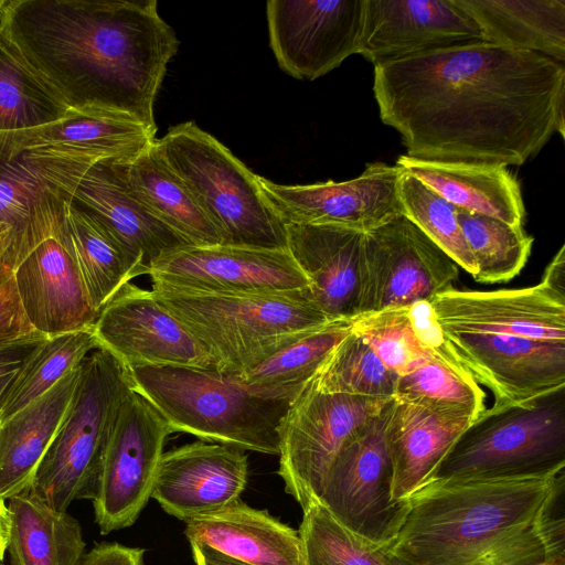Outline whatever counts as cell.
Returning <instances> with one entry per match:
<instances>
[{"instance_id": "cell-39", "label": "cell", "mask_w": 565, "mask_h": 565, "mask_svg": "<svg viewBox=\"0 0 565 565\" xmlns=\"http://www.w3.org/2000/svg\"><path fill=\"white\" fill-rule=\"evenodd\" d=\"M394 398L475 419L484 408V393L461 367L435 356L414 365L396 381Z\"/></svg>"}, {"instance_id": "cell-41", "label": "cell", "mask_w": 565, "mask_h": 565, "mask_svg": "<svg viewBox=\"0 0 565 565\" xmlns=\"http://www.w3.org/2000/svg\"><path fill=\"white\" fill-rule=\"evenodd\" d=\"M397 191L402 214L473 276L477 267L458 223L457 207L405 170L398 178Z\"/></svg>"}, {"instance_id": "cell-50", "label": "cell", "mask_w": 565, "mask_h": 565, "mask_svg": "<svg viewBox=\"0 0 565 565\" xmlns=\"http://www.w3.org/2000/svg\"><path fill=\"white\" fill-rule=\"evenodd\" d=\"M9 526L10 519L7 502L0 501V562L3 561L8 548Z\"/></svg>"}, {"instance_id": "cell-37", "label": "cell", "mask_w": 565, "mask_h": 565, "mask_svg": "<svg viewBox=\"0 0 565 565\" xmlns=\"http://www.w3.org/2000/svg\"><path fill=\"white\" fill-rule=\"evenodd\" d=\"M352 322L353 319L329 321L239 376L258 388L301 391L334 347L350 333Z\"/></svg>"}, {"instance_id": "cell-48", "label": "cell", "mask_w": 565, "mask_h": 565, "mask_svg": "<svg viewBox=\"0 0 565 565\" xmlns=\"http://www.w3.org/2000/svg\"><path fill=\"white\" fill-rule=\"evenodd\" d=\"M541 284L565 298V246L562 245L550 262L542 276Z\"/></svg>"}, {"instance_id": "cell-18", "label": "cell", "mask_w": 565, "mask_h": 565, "mask_svg": "<svg viewBox=\"0 0 565 565\" xmlns=\"http://www.w3.org/2000/svg\"><path fill=\"white\" fill-rule=\"evenodd\" d=\"M472 42L483 33L457 0H365L358 54L375 66Z\"/></svg>"}, {"instance_id": "cell-7", "label": "cell", "mask_w": 565, "mask_h": 565, "mask_svg": "<svg viewBox=\"0 0 565 565\" xmlns=\"http://www.w3.org/2000/svg\"><path fill=\"white\" fill-rule=\"evenodd\" d=\"M153 148L183 182L222 237V245L287 249L286 223L259 175L193 121L154 139Z\"/></svg>"}, {"instance_id": "cell-44", "label": "cell", "mask_w": 565, "mask_h": 565, "mask_svg": "<svg viewBox=\"0 0 565 565\" xmlns=\"http://www.w3.org/2000/svg\"><path fill=\"white\" fill-rule=\"evenodd\" d=\"M8 234L0 237V341L12 339L33 330L21 307L13 269L4 259Z\"/></svg>"}, {"instance_id": "cell-53", "label": "cell", "mask_w": 565, "mask_h": 565, "mask_svg": "<svg viewBox=\"0 0 565 565\" xmlns=\"http://www.w3.org/2000/svg\"><path fill=\"white\" fill-rule=\"evenodd\" d=\"M0 565H6V564H4V563H3V561H2V562H0Z\"/></svg>"}, {"instance_id": "cell-11", "label": "cell", "mask_w": 565, "mask_h": 565, "mask_svg": "<svg viewBox=\"0 0 565 565\" xmlns=\"http://www.w3.org/2000/svg\"><path fill=\"white\" fill-rule=\"evenodd\" d=\"M173 434L134 387L122 398L103 457L95 522L103 535L132 525L152 494L163 447Z\"/></svg>"}, {"instance_id": "cell-40", "label": "cell", "mask_w": 565, "mask_h": 565, "mask_svg": "<svg viewBox=\"0 0 565 565\" xmlns=\"http://www.w3.org/2000/svg\"><path fill=\"white\" fill-rule=\"evenodd\" d=\"M397 377L351 330L330 352L311 382L329 393L392 398Z\"/></svg>"}, {"instance_id": "cell-5", "label": "cell", "mask_w": 565, "mask_h": 565, "mask_svg": "<svg viewBox=\"0 0 565 565\" xmlns=\"http://www.w3.org/2000/svg\"><path fill=\"white\" fill-rule=\"evenodd\" d=\"M156 299L211 356L215 369L244 374L267 358L327 324L300 294H209L151 284Z\"/></svg>"}, {"instance_id": "cell-34", "label": "cell", "mask_w": 565, "mask_h": 565, "mask_svg": "<svg viewBox=\"0 0 565 565\" xmlns=\"http://www.w3.org/2000/svg\"><path fill=\"white\" fill-rule=\"evenodd\" d=\"M74 110L0 30V132L36 128Z\"/></svg>"}, {"instance_id": "cell-10", "label": "cell", "mask_w": 565, "mask_h": 565, "mask_svg": "<svg viewBox=\"0 0 565 565\" xmlns=\"http://www.w3.org/2000/svg\"><path fill=\"white\" fill-rule=\"evenodd\" d=\"M391 402L340 450L320 499L345 527L380 544L396 537L409 509V499L392 498L393 468L385 441Z\"/></svg>"}, {"instance_id": "cell-23", "label": "cell", "mask_w": 565, "mask_h": 565, "mask_svg": "<svg viewBox=\"0 0 565 565\" xmlns=\"http://www.w3.org/2000/svg\"><path fill=\"white\" fill-rule=\"evenodd\" d=\"M99 162L52 150H24L0 157V224L10 227L4 259L14 269L22 259L34 206L49 196L70 200L76 184Z\"/></svg>"}, {"instance_id": "cell-20", "label": "cell", "mask_w": 565, "mask_h": 565, "mask_svg": "<svg viewBox=\"0 0 565 565\" xmlns=\"http://www.w3.org/2000/svg\"><path fill=\"white\" fill-rule=\"evenodd\" d=\"M247 477L244 450L200 440L163 452L151 498L188 522L237 501Z\"/></svg>"}, {"instance_id": "cell-17", "label": "cell", "mask_w": 565, "mask_h": 565, "mask_svg": "<svg viewBox=\"0 0 565 565\" xmlns=\"http://www.w3.org/2000/svg\"><path fill=\"white\" fill-rule=\"evenodd\" d=\"M446 344L495 404L520 403L565 386V344L498 333L443 330Z\"/></svg>"}, {"instance_id": "cell-52", "label": "cell", "mask_w": 565, "mask_h": 565, "mask_svg": "<svg viewBox=\"0 0 565 565\" xmlns=\"http://www.w3.org/2000/svg\"><path fill=\"white\" fill-rule=\"evenodd\" d=\"M3 3H4V0H0V17H1V10H2Z\"/></svg>"}, {"instance_id": "cell-15", "label": "cell", "mask_w": 565, "mask_h": 565, "mask_svg": "<svg viewBox=\"0 0 565 565\" xmlns=\"http://www.w3.org/2000/svg\"><path fill=\"white\" fill-rule=\"evenodd\" d=\"M98 348L127 370L140 366L215 369L195 338L154 297L131 281L100 309L93 326Z\"/></svg>"}, {"instance_id": "cell-9", "label": "cell", "mask_w": 565, "mask_h": 565, "mask_svg": "<svg viewBox=\"0 0 565 565\" xmlns=\"http://www.w3.org/2000/svg\"><path fill=\"white\" fill-rule=\"evenodd\" d=\"M392 398L329 393L310 380L292 401L279 426L278 473L302 511L320 502L340 450Z\"/></svg>"}, {"instance_id": "cell-42", "label": "cell", "mask_w": 565, "mask_h": 565, "mask_svg": "<svg viewBox=\"0 0 565 565\" xmlns=\"http://www.w3.org/2000/svg\"><path fill=\"white\" fill-rule=\"evenodd\" d=\"M407 308L408 306H402L363 313L355 317L352 322V330L397 376L427 358H437L414 335Z\"/></svg>"}, {"instance_id": "cell-24", "label": "cell", "mask_w": 565, "mask_h": 565, "mask_svg": "<svg viewBox=\"0 0 565 565\" xmlns=\"http://www.w3.org/2000/svg\"><path fill=\"white\" fill-rule=\"evenodd\" d=\"M67 201L96 217L142 275L148 274L150 265L162 254L186 245L131 195L124 175V162L92 164Z\"/></svg>"}, {"instance_id": "cell-28", "label": "cell", "mask_w": 565, "mask_h": 565, "mask_svg": "<svg viewBox=\"0 0 565 565\" xmlns=\"http://www.w3.org/2000/svg\"><path fill=\"white\" fill-rule=\"evenodd\" d=\"M395 164L457 209L523 226L525 207L520 184L504 166L424 160L406 154L399 156Z\"/></svg>"}, {"instance_id": "cell-29", "label": "cell", "mask_w": 565, "mask_h": 565, "mask_svg": "<svg viewBox=\"0 0 565 565\" xmlns=\"http://www.w3.org/2000/svg\"><path fill=\"white\" fill-rule=\"evenodd\" d=\"M79 371L81 364L42 396L0 423V501L7 502L29 490L70 405Z\"/></svg>"}, {"instance_id": "cell-25", "label": "cell", "mask_w": 565, "mask_h": 565, "mask_svg": "<svg viewBox=\"0 0 565 565\" xmlns=\"http://www.w3.org/2000/svg\"><path fill=\"white\" fill-rule=\"evenodd\" d=\"M472 420L393 397L385 423V441L393 468L392 498L409 499L427 484Z\"/></svg>"}, {"instance_id": "cell-33", "label": "cell", "mask_w": 565, "mask_h": 565, "mask_svg": "<svg viewBox=\"0 0 565 565\" xmlns=\"http://www.w3.org/2000/svg\"><path fill=\"white\" fill-rule=\"evenodd\" d=\"M58 235L74 258L94 309H100L140 269L110 234L92 214L65 200Z\"/></svg>"}, {"instance_id": "cell-12", "label": "cell", "mask_w": 565, "mask_h": 565, "mask_svg": "<svg viewBox=\"0 0 565 565\" xmlns=\"http://www.w3.org/2000/svg\"><path fill=\"white\" fill-rule=\"evenodd\" d=\"M458 275L455 260L399 214L363 235L359 316L429 300Z\"/></svg>"}, {"instance_id": "cell-36", "label": "cell", "mask_w": 565, "mask_h": 565, "mask_svg": "<svg viewBox=\"0 0 565 565\" xmlns=\"http://www.w3.org/2000/svg\"><path fill=\"white\" fill-rule=\"evenodd\" d=\"M457 220L476 263L477 282L509 281L522 270L533 245L523 226L460 209Z\"/></svg>"}, {"instance_id": "cell-32", "label": "cell", "mask_w": 565, "mask_h": 565, "mask_svg": "<svg viewBox=\"0 0 565 565\" xmlns=\"http://www.w3.org/2000/svg\"><path fill=\"white\" fill-rule=\"evenodd\" d=\"M12 565H81L86 543L79 522L28 490L7 501Z\"/></svg>"}, {"instance_id": "cell-21", "label": "cell", "mask_w": 565, "mask_h": 565, "mask_svg": "<svg viewBox=\"0 0 565 565\" xmlns=\"http://www.w3.org/2000/svg\"><path fill=\"white\" fill-rule=\"evenodd\" d=\"M61 218L62 214L53 231L13 269L28 322L47 337L93 328L98 317L78 267L60 238Z\"/></svg>"}, {"instance_id": "cell-1", "label": "cell", "mask_w": 565, "mask_h": 565, "mask_svg": "<svg viewBox=\"0 0 565 565\" xmlns=\"http://www.w3.org/2000/svg\"><path fill=\"white\" fill-rule=\"evenodd\" d=\"M373 93L412 158L522 166L564 138V64L530 51L472 42L386 62Z\"/></svg>"}, {"instance_id": "cell-3", "label": "cell", "mask_w": 565, "mask_h": 565, "mask_svg": "<svg viewBox=\"0 0 565 565\" xmlns=\"http://www.w3.org/2000/svg\"><path fill=\"white\" fill-rule=\"evenodd\" d=\"M563 472L547 479L430 481L409 498L395 565H467L553 509Z\"/></svg>"}, {"instance_id": "cell-30", "label": "cell", "mask_w": 565, "mask_h": 565, "mask_svg": "<svg viewBox=\"0 0 565 565\" xmlns=\"http://www.w3.org/2000/svg\"><path fill=\"white\" fill-rule=\"evenodd\" d=\"M152 143L124 162V175L131 195L186 245H222L216 227Z\"/></svg>"}, {"instance_id": "cell-27", "label": "cell", "mask_w": 565, "mask_h": 565, "mask_svg": "<svg viewBox=\"0 0 565 565\" xmlns=\"http://www.w3.org/2000/svg\"><path fill=\"white\" fill-rule=\"evenodd\" d=\"M154 139L156 135L138 122L75 109L47 125L0 132V157L24 150H52L97 161L128 162Z\"/></svg>"}, {"instance_id": "cell-49", "label": "cell", "mask_w": 565, "mask_h": 565, "mask_svg": "<svg viewBox=\"0 0 565 565\" xmlns=\"http://www.w3.org/2000/svg\"><path fill=\"white\" fill-rule=\"evenodd\" d=\"M190 545L195 565H250L202 544L190 543Z\"/></svg>"}, {"instance_id": "cell-16", "label": "cell", "mask_w": 565, "mask_h": 565, "mask_svg": "<svg viewBox=\"0 0 565 565\" xmlns=\"http://www.w3.org/2000/svg\"><path fill=\"white\" fill-rule=\"evenodd\" d=\"M403 169L373 162L348 181L285 185L259 177L266 198L286 224L334 225L369 232L402 214L397 181Z\"/></svg>"}, {"instance_id": "cell-38", "label": "cell", "mask_w": 565, "mask_h": 565, "mask_svg": "<svg viewBox=\"0 0 565 565\" xmlns=\"http://www.w3.org/2000/svg\"><path fill=\"white\" fill-rule=\"evenodd\" d=\"M298 534L302 565H395L387 544L352 532L321 502L303 510Z\"/></svg>"}, {"instance_id": "cell-35", "label": "cell", "mask_w": 565, "mask_h": 565, "mask_svg": "<svg viewBox=\"0 0 565 565\" xmlns=\"http://www.w3.org/2000/svg\"><path fill=\"white\" fill-rule=\"evenodd\" d=\"M96 348L93 328L47 337L6 393L0 404V423L51 390Z\"/></svg>"}, {"instance_id": "cell-45", "label": "cell", "mask_w": 565, "mask_h": 565, "mask_svg": "<svg viewBox=\"0 0 565 565\" xmlns=\"http://www.w3.org/2000/svg\"><path fill=\"white\" fill-rule=\"evenodd\" d=\"M411 328L416 339L440 361L449 365H459L451 355L443 329L435 319L429 300H418L407 308Z\"/></svg>"}, {"instance_id": "cell-43", "label": "cell", "mask_w": 565, "mask_h": 565, "mask_svg": "<svg viewBox=\"0 0 565 565\" xmlns=\"http://www.w3.org/2000/svg\"><path fill=\"white\" fill-rule=\"evenodd\" d=\"M467 565H565V520L547 513Z\"/></svg>"}, {"instance_id": "cell-47", "label": "cell", "mask_w": 565, "mask_h": 565, "mask_svg": "<svg viewBox=\"0 0 565 565\" xmlns=\"http://www.w3.org/2000/svg\"><path fill=\"white\" fill-rule=\"evenodd\" d=\"M81 565H145V550L103 542L85 554Z\"/></svg>"}, {"instance_id": "cell-31", "label": "cell", "mask_w": 565, "mask_h": 565, "mask_svg": "<svg viewBox=\"0 0 565 565\" xmlns=\"http://www.w3.org/2000/svg\"><path fill=\"white\" fill-rule=\"evenodd\" d=\"M486 42L565 62V0H457Z\"/></svg>"}, {"instance_id": "cell-6", "label": "cell", "mask_w": 565, "mask_h": 565, "mask_svg": "<svg viewBox=\"0 0 565 565\" xmlns=\"http://www.w3.org/2000/svg\"><path fill=\"white\" fill-rule=\"evenodd\" d=\"M564 468L561 386L524 402L484 408L455 440L430 481L547 479Z\"/></svg>"}, {"instance_id": "cell-4", "label": "cell", "mask_w": 565, "mask_h": 565, "mask_svg": "<svg viewBox=\"0 0 565 565\" xmlns=\"http://www.w3.org/2000/svg\"><path fill=\"white\" fill-rule=\"evenodd\" d=\"M134 388L172 433L267 455L279 452V426L301 391L264 390L239 375L189 366L128 370Z\"/></svg>"}, {"instance_id": "cell-2", "label": "cell", "mask_w": 565, "mask_h": 565, "mask_svg": "<svg viewBox=\"0 0 565 565\" xmlns=\"http://www.w3.org/2000/svg\"><path fill=\"white\" fill-rule=\"evenodd\" d=\"M156 0H4L0 30L72 108L156 135L154 102L180 44Z\"/></svg>"}, {"instance_id": "cell-19", "label": "cell", "mask_w": 565, "mask_h": 565, "mask_svg": "<svg viewBox=\"0 0 565 565\" xmlns=\"http://www.w3.org/2000/svg\"><path fill=\"white\" fill-rule=\"evenodd\" d=\"M443 330L565 344V298L543 284L493 291L449 288L429 299Z\"/></svg>"}, {"instance_id": "cell-14", "label": "cell", "mask_w": 565, "mask_h": 565, "mask_svg": "<svg viewBox=\"0 0 565 565\" xmlns=\"http://www.w3.org/2000/svg\"><path fill=\"white\" fill-rule=\"evenodd\" d=\"M365 0H269V43L280 68L313 81L358 54Z\"/></svg>"}, {"instance_id": "cell-46", "label": "cell", "mask_w": 565, "mask_h": 565, "mask_svg": "<svg viewBox=\"0 0 565 565\" xmlns=\"http://www.w3.org/2000/svg\"><path fill=\"white\" fill-rule=\"evenodd\" d=\"M46 338L47 335L32 330L0 341V404L17 374Z\"/></svg>"}, {"instance_id": "cell-51", "label": "cell", "mask_w": 565, "mask_h": 565, "mask_svg": "<svg viewBox=\"0 0 565 565\" xmlns=\"http://www.w3.org/2000/svg\"><path fill=\"white\" fill-rule=\"evenodd\" d=\"M10 232V227L6 224H0V237L4 236Z\"/></svg>"}, {"instance_id": "cell-13", "label": "cell", "mask_w": 565, "mask_h": 565, "mask_svg": "<svg viewBox=\"0 0 565 565\" xmlns=\"http://www.w3.org/2000/svg\"><path fill=\"white\" fill-rule=\"evenodd\" d=\"M151 284L209 294H300L309 288L288 249L183 245L149 267Z\"/></svg>"}, {"instance_id": "cell-22", "label": "cell", "mask_w": 565, "mask_h": 565, "mask_svg": "<svg viewBox=\"0 0 565 565\" xmlns=\"http://www.w3.org/2000/svg\"><path fill=\"white\" fill-rule=\"evenodd\" d=\"M287 249L309 281L308 298L329 319L359 316L363 232L286 224Z\"/></svg>"}, {"instance_id": "cell-8", "label": "cell", "mask_w": 565, "mask_h": 565, "mask_svg": "<svg viewBox=\"0 0 565 565\" xmlns=\"http://www.w3.org/2000/svg\"><path fill=\"white\" fill-rule=\"evenodd\" d=\"M134 387L127 367L102 348L81 363L77 385L29 492L58 512L94 500L103 457L119 405Z\"/></svg>"}, {"instance_id": "cell-26", "label": "cell", "mask_w": 565, "mask_h": 565, "mask_svg": "<svg viewBox=\"0 0 565 565\" xmlns=\"http://www.w3.org/2000/svg\"><path fill=\"white\" fill-rule=\"evenodd\" d=\"M184 535L250 565H302L298 531L241 499L189 520Z\"/></svg>"}]
</instances>
